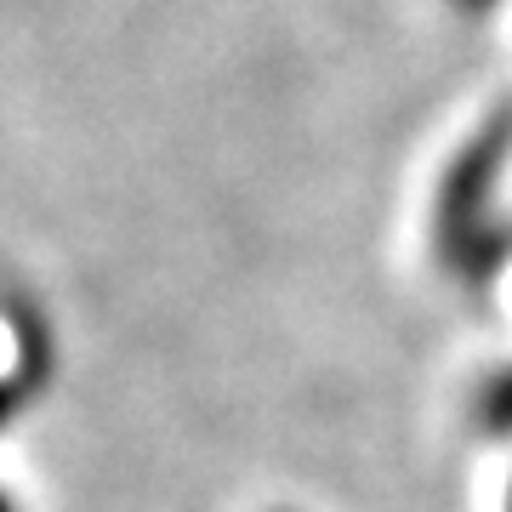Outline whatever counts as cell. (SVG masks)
<instances>
[{
  "mask_svg": "<svg viewBox=\"0 0 512 512\" xmlns=\"http://www.w3.org/2000/svg\"><path fill=\"white\" fill-rule=\"evenodd\" d=\"M484 421H490L495 433H507V427H512V370L484 387Z\"/></svg>",
  "mask_w": 512,
  "mask_h": 512,
  "instance_id": "cell-1",
  "label": "cell"
},
{
  "mask_svg": "<svg viewBox=\"0 0 512 512\" xmlns=\"http://www.w3.org/2000/svg\"><path fill=\"white\" fill-rule=\"evenodd\" d=\"M0 512H18V507H12V501H6V490H0Z\"/></svg>",
  "mask_w": 512,
  "mask_h": 512,
  "instance_id": "cell-2",
  "label": "cell"
},
{
  "mask_svg": "<svg viewBox=\"0 0 512 512\" xmlns=\"http://www.w3.org/2000/svg\"><path fill=\"white\" fill-rule=\"evenodd\" d=\"M461 6H495V0H461Z\"/></svg>",
  "mask_w": 512,
  "mask_h": 512,
  "instance_id": "cell-3",
  "label": "cell"
},
{
  "mask_svg": "<svg viewBox=\"0 0 512 512\" xmlns=\"http://www.w3.org/2000/svg\"><path fill=\"white\" fill-rule=\"evenodd\" d=\"M507 512H512V507H507Z\"/></svg>",
  "mask_w": 512,
  "mask_h": 512,
  "instance_id": "cell-4",
  "label": "cell"
}]
</instances>
